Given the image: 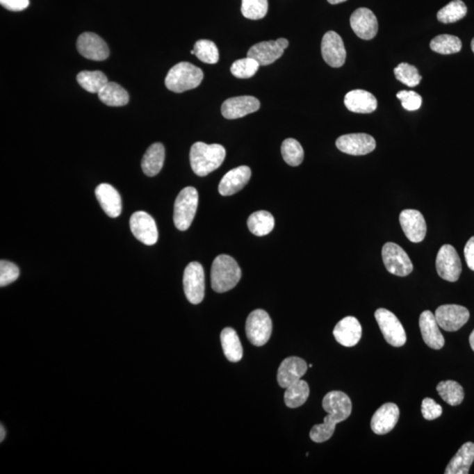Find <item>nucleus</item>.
I'll list each match as a JSON object with an SVG mask.
<instances>
[{"label": "nucleus", "mask_w": 474, "mask_h": 474, "mask_svg": "<svg viewBox=\"0 0 474 474\" xmlns=\"http://www.w3.org/2000/svg\"><path fill=\"white\" fill-rule=\"evenodd\" d=\"M226 156L224 147L221 145H206L195 142L190 150V163L193 172L205 177L222 165Z\"/></svg>", "instance_id": "nucleus-1"}, {"label": "nucleus", "mask_w": 474, "mask_h": 474, "mask_svg": "<svg viewBox=\"0 0 474 474\" xmlns=\"http://www.w3.org/2000/svg\"><path fill=\"white\" fill-rule=\"evenodd\" d=\"M242 277V270L236 260L228 255H220L213 260L211 285L213 291L225 293L235 287Z\"/></svg>", "instance_id": "nucleus-2"}, {"label": "nucleus", "mask_w": 474, "mask_h": 474, "mask_svg": "<svg viewBox=\"0 0 474 474\" xmlns=\"http://www.w3.org/2000/svg\"><path fill=\"white\" fill-rule=\"evenodd\" d=\"M203 78L204 74L199 67L181 62L170 70L165 78V85L170 91L181 93L198 88Z\"/></svg>", "instance_id": "nucleus-3"}, {"label": "nucleus", "mask_w": 474, "mask_h": 474, "mask_svg": "<svg viewBox=\"0 0 474 474\" xmlns=\"http://www.w3.org/2000/svg\"><path fill=\"white\" fill-rule=\"evenodd\" d=\"M199 204V193L195 188L188 186L179 193L175 200L173 221L176 228L181 231L188 230L195 219Z\"/></svg>", "instance_id": "nucleus-4"}, {"label": "nucleus", "mask_w": 474, "mask_h": 474, "mask_svg": "<svg viewBox=\"0 0 474 474\" xmlns=\"http://www.w3.org/2000/svg\"><path fill=\"white\" fill-rule=\"evenodd\" d=\"M245 332L249 341L255 346H263L269 341L272 322L268 313L263 309L254 310L246 320Z\"/></svg>", "instance_id": "nucleus-5"}, {"label": "nucleus", "mask_w": 474, "mask_h": 474, "mask_svg": "<svg viewBox=\"0 0 474 474\" xmlns=\"http://www.w3.org/2000/svg\"><path fill=\"white\" fill-rule=\"evenodd\" d=\"M375 319L386 341L393 347H402L407 342L405 329L395 313L386 309H379Z\"/></svg>", "instance_id": "nucleus-6"}, {"label": "nucleus", "mask_w": 474, "mask_h": 474, "mask_svg": "<svg viewBox=\"0 0 474 474\" xmlns=\"http://www.w3.org/2000/svg\"><path fill=\"white\" fill-rule=\"evenodd\" d=\"M183 291L189 302L199 304L205 296V273L198 262L190 263L183 272Z\"/></svg>", "instance_id": "nucleus-7"}, {"label": "nucleus", "mask_w": 474, "mask_h": 474, "mask_svg": "<svg viewBox=\"0 0 474 474\" xmlns=\"http://www.w3.org/2000/svg\"><path fill=\"white\" fill-rule=\"evenodd\" d=\"M382 259L386 269L393 275L406 277L413 270L408 254L395 243H386L382 248Z\"/></svg>", "instance_id": "nucleus-8"}, {"label": "nucleus", "mask_w": 474, "mask_h": 474, "mask_svg": "<svg viewBox=\"0 0 474 474\" xmlns=\"http://www.w3.org/2000/svg\"><path fill=\"white\" fill-rule=\"evenodd\" d=\"M436 272L440 278L449 282L458 281L462 272V265L457 250L452 245L440 248L436 260Z\"/></svg>", "instance_id": "nucleus-9"}, {"label": "nucleus", "mask_w": 474, "mask_h": 474, "mask_svg": "<svg viewBox=\"0 0 474 474\" xmlns=\"http://www.w3.org/2000/svg\"><path fill=\"white\" fill-rule=\"evenodd\" d=\"M435 317L440 328L446 332H458L470 318L468 309L465 307L448 304L437 308Z\"/></svg>", "instance_id": "nucleus-10"}, {"label": "nucleus", "mask_w": 474, "mask_h": 474, "mask_svg": "<svg viewBox=\"0 0 474 474\" xmlns=\"http://www.w3.org/2000/svg\"><path fill=\"white\" fill-rule=\"evenodd\" d=\"M130 229L138 241L145 245H154L158 240L155 220L145 211L133 213L129 221Z\"/></svg>", "instance_id": "nucleus-11"}, {"label": "nucleus", "mask_w": 474, "mask_h": 474, "mask_svg": "<svg viewBox=\"0 0 474 474\" xmlns=\"http://www.w3.org/2000/svg\"><path fill=\"white\" fill-rule=\"evenodd\" d=\"M337 149L345 154L363 156L373 152L376 148L375 139L367 133H349L336 140Z\"/></svg>", "instance_id": "nucleus-12"}, {"label": "nucleus", "mask_w": 474, "mask_h": 474, "mask_svg": "<svg viewBox=\"0 0 474 474\" xmlns=\"http://www.w3.org/2000/svg\"><path fill=\"white\" fill-rule=\"evenodd\" d=\"M76 49L83 58L93 61H104L109 56V48L104 40L96 33H82L76 41Z\"/></svg>", "instance_id": "nucleus-13"}, {"label": "nucleus", "mask_w": 474, "mask_h": 474, "mask_svg": "<svg viewBox=\"0 0 474 474\" xmlns=\"http://www.w3.org/2000/svg\"><path fill=\"white\" fill-rule=\"evenodd\" d=\"M400 223L407 238L410 242L418 243L425 240L427 225L425 217L415 209H405L400 213Z\"/></svg>", "instance_id": "nucleus-14"}, {"label": "nucleus", "mask_w": 474, "mask_h": 474, "mask_svg": "<svg viewBox=\"0 0 474 474\" xmlns=\"http://www.w3.org/2000/svg\"><path fill=\"white\" fill-rule=\"evenodd\" d=\"M322 55L325 61L333 68L345 65L346 50L338 33L334 31L325 33L322 41Z\"/></svg>", "instance_id": "nucleus-15"}, {"label": "nucleus", "mask_w": 474, "mask_h": 474, "mask_svg": "<svg viewBox=\"0 0 474 474\" xmlns=\"http://www.w3.org/2000/svg\"><path fill=\"white\" fill-rule=\"evenodd\" d=\"M350 22L354 33L363 40H372L378 33V21L368 8L357 9L350 16Z\"/></svg>", "instance_id": "nucleus-16"}, {"label": "nucleus", "mask_w": 474, "mask_h": 474, "mask_svg": "<svg viewBox=\"0 0 474 474\" xmlns=\"http://www.w3.org/2000/svg\"><path fill=\"white\" fill-rule=\"evenodd\" d=\"M322 408L337 423H340L349 418L352 411V403L346 393L332 391L327 393L323 398Z\"/></svg>", "instance_id": "nucleus-17"}, {"label": "nucleus", "mask_w": 474, "mask_h": 474, "mask_svg": "<svg viewBox=\"0 0 474 474\" xmlns=\"http://www.w3.org/2000/svg\"><path fill=\"white\" fill-rule=\"evenodd\" d=\"M259 100L255 97H234L223 102L222 113L226 119L235 120L259 111Z\"/></svg>", "instance_id": "nucleus-18"}, {"label": "nucleus", "mask_w": 474, "mask_h": 474, "mask_svg": "<svg viewBox=\"0 0 474 474\" xmlns=\"http://www.w3.org/2000/svg\"><path fill=\"white\" fill-rule=\"evenodd\" d=\"M399 417L400 409L396 404H384L373 415L370 420V428L377 435H385L395 429Z\"/></svg>", "instance_id": "nucleus-19"}, {"label": "nucleus", "mask_w": 474, "mask_h": 474, "mask_svg": "<svg viewBox=\"0 0 474 474\" xmlns=\"http://www.w3.org/2000/svg\"><path fill=\"white\" fill-rule=\"evenodd\" d=\"M309 366L305 360L298 357H289L283 360L278 370V383L282 389H286L299 382L306 375Z\"/></svg>", "instance_id": "nucleus-20"}, {"label": "nucleus", "mask_w": 474, "mask_h": 474, "mask_svg": "<svg viewBox=\"0 0 474 474\" xmlns=\"http://www.w3.org/2000/svg\"><path fill=\"white\" fill-rule=\"evenodd\" d=\"M333 335L340 345L353 347L358 345L361 339L362 327L355 317L347 316L337 323L333 330Z\"/></svg>", "instance_id": "nucleus-21"}, {"label": "nucleus", "mask_w": 474, "mask_h": 474, "mask_svg": "<svg viewBox=\"0 0 474 474\" xmlns=\"http://www.w3.org/2000/svg\"><path fill=\"white\" fill-rule=\"evenodd\" d=\"M419 326L423 341L430 348L441 350L445 346V338L440 332L439 323L432 312L426 310L420 313Z\"/></svg>", "instance_id": "nucleus-22"}, {"label": "nucleus", "mask_w": 474, "mask_h": 474, "mask_svg": "<svg viewBox=\"0 0 474 474\" xmlns=\"http://www.w3.org/2000/svg\"><path fill=\"white\" fill-rule=\"evenodd\" d=\"M252 178L250 167L242 165L227 172L219 183V193L222 196H230L241 191Z\"/></svg>", "instance_id": "nucleus-23"}, {"label": "nucleus", "mask_w": 474, "mask_h": 474, "mask_svg": "<svg viewBox=\"0 0 474 474\" xmlns=\"http://www.w3.org/2000/svg\"><path fill=\"white\" fill-rule=\"evenodd\" d=\"M95 195L106 215L111 218H116L121 215L122 211L121 195L113 186L109 183H100L95 189Z\"/></svg>", "instance_id": "nucleus-24"}, {"label": "nucleus", "mask_w": 474, "mask_h": 474, "mask_svg": "<svg viewBox=\"0 0 474 474\" xmlns=\"http://www.w3.org/2000/svg\"><path fill=\"white\" fill-rule=\"evenodd\" d=\"M284 51L285 49L279 44L278 40H276L259 42L252 46L247 53V56L255 59L260 66H267L281 58Z\"/></svg>", "instance_id": "nucleus-25"}, {"label": "nucleus", "mask_w": 474, "mask_h": 474, "mask_svg": "<svg viewBox=\"0 0 474 474\" xmlns=\"http://www.w3.org/2000/svg\"><path fill=\"white\" fill-rule=\"evenodd\" d=\"M345 105L350 112L370 113L377 109L378 101L375 95L365 90H354L345 95Z\"/></svg>", "instance_id": "nucleus-26"}, {"label": "nucleus", "mask_w": 474, "mask_h": 474, "mask_svg": "<svg viewBox=\"0 0 474 474\" xmlns=\"http://www.w3.org/2000/svg\"><path fill=\"white\" fill-rule=\"evenodd\" d=\"M474 461V443L467 442L460 447L446 469V474H467Z\"/></svg>", "instance_id": "nucleus-27"}, {"label": "nucleus", "mask_w": 474, "mask_h": 474, "mask_svg": "<svg viewBox=\"0 0 474 474\" xmlns=\"http://www.w3.org/2000/svg\"><path fill=\"white\" fill-rule=\"evenodd\" d=\"M165 159V147L160 142L149 147L143 156L142 169L145 174L148 177L158 175L161 171Z\"/></svg>", "instance_id": "nucleus-28"}, {"label": "nucleus", "mask_w": 474, "mask_h": 474, "mask_svg": "<svg viewBox=\"0 0 474 474\" xmlns=\"http://www.w3.org/2000/svg\"><path fill=\"white\" fill-rule=\"evenodd\" d=\"M221 342L223 352L229 362H239L243 359L242 343L235 329L232 328L223 329L221 333Z\"/></svg>", "instance_id": "nucleus-29"}, {"label": "nucleus", "mask_w": 474, "mask_h": 474, "mask_svg": "<svg viewBox=\"0 0 474 474\" xmlns=\"http://www.w3.org/2000/svg\"><path fill=\"white\" fill-rule=\"evenodd\" d=\"M99 98L105 105L109 106H123L129 101V92L122 86L115 82H108L100 90Z\"/></svg>", "instance_id": "nucleus-30"}, {"label": "nucleus", "mask_w": 474, "mask_h": 474, "mask_svg": "<svg viewBox=\"0 0 474 474\" xmlns=\"http://www.w3.org/2000/svg\"><path fill=\"white\" fill-rule=\"evenodd\" d=\"M275 221L272 213L263 211L253 213L248 219V228L253 235L263 236L268 235L275 228Z\"/></svg>", "instance_id": "nucleus-31"}, {"label": "nucleus", "mask_w": 474, "mask_h": 474, "mask_svg": "<svg viewBox=\"0 0 474 474\" xmlns=\"http://www.w3.org/2000/svg\"><path fill=\"white\" fill-rule=\"evenodd\" d=\"M309 384L302 379L286 387L284 395L286 405L290 409L299 408L309 399Z\"/></svg>", "instance_id": "nucleus-32"}, {"label": "nucleus", "mask_w": 474, "mask_h": 474, "mask_svg": "<svg viewBox=\"0 0 474 474\" xmlns=\"http://www.w3.org/2000/svg\"><path fill=\"white\" fill-rule=\"evenodd\" d=\"M436 391L441 398L450 406H459L465 398L461 385L454 380L441 382L436 386Z\"/></svg>", "instance_id": "nucleus-33"}, {"label": "nucleus", "mask_w": 474, "mask_h": 474, "mask_svg": "<svg viewBox=\"0 0 474 474\" xmlns=\"http://www.w3.org/2000/svg\"><path fill=\"white\" fill-rule=\"evenodd\" d=\"M76 81L82 88L91 93H99L109 82L104 73L99 71L81 72L76 76Z\"/></svg>", "instance_id": "nucleus-34"}, {"label": "nucleus", "mask_w": 474, "mask_h": 474, "mask_svg": "<svg viewBox=\"0 0 474 474\" xmlns=\"http://www.w3.org/2000/svg\"><path fill=\"white\" fill-rule=\"evenodd\" d=\"M430 49L439 54H455L461 50L462 42L457 36L441 35L432 39V41L430 42Z\"/></svg>", "instance_id": "nucleus-35"}, {"label": "nucleus", "mask_w": 474, "mask_h": 474, "mask_svg": "<svg viewBox=\"0 0 474 474\" xmlns=\"http://www.w3.org/2000/svg\"><path fill=\"white\" fill-rule=\"evenodd\" d=\"M467 8L462 0H453L437 13V19L443 24L460 21L466 15Z\"/></svg>", "instance_id": "nucleus-36"}, {"label": "nucleus", "mask_w": 474, "mask_h": 474, "mask_svg": "<svg viewBox=\"0 0 474 474\" xmlns=\"http://www.w3.org/2000/svg\"><path fill=\"white\" fill-rule=\"evenodd\" d=\"M281 154L287 165L295 167L303 162L304 150L302 146L295 139L288 138L283 142Z\"/></svg>", "instance_id": "nucleus-37"}, {"label": "nucleus", "mask_w": 474, "mask_h": 474, "mask_svg": "<svg viewBox=\"0 0 474 474\" xmlns=\"http://www.w3.org/2000/svg\"><path fill=\"white\" fill-rule=\"evenodd\" d=\"M195 55L200 61L215 65L219 61V50L215 43L209 40H199L195 44Z\"/></svg>", "instance_id": "nucleus-38"}, {"label": "nucleus", "mask_w": 474, "mask_h": 474, "mask_svg": "<svg viewBox=\"0 0 474 474\" xmlns=\"http://www.w3.org/2000/svg\"><path fill=\"white\" fill-rule=\"evenodd\" d=\"M268 8V0H242V15L253 21L265 18Z\"/></svg>", "instance_id": "nucleus-39"}, {"label": "nucleus", "mask_w": 474, "mask_h": 474, "mask_svg": "<svg viewBox=\"0 0 474 474\" xmlns=\"http://www.w3.org/2000/svg\"><path fill=\"white\" fill-rule=\"evenodd\" d=\"M336 420L327 416L320 425H316L310 430V439L315 443H325L332 439L336 430Z\"/></svg>", "instance_id": "nucleus-40"}, {"label": "nucleus", "mask_w": 474, "mask_h": 474, "mask_svg": "<svg viewBox=\"0 0 474 474\" xmlns=\"http://www.w3.org/2000/svg\"><path fill=\"white\" fill-rule=\"evenodd\" d=\"M259 63L255 59L248 58L236 60L233 63L230 72L237 79H247L252 78L258 72Z\"/></svg>", "instance_id": "nucleus-41"}, {"label": "nucleus", "mask_w": 474, "mask_h": 474, "mask_svg": "<svg viewBox=\"0 0 474 474\" xmlns=\"http://www.w3.org/2000/svg\"><path fill=\"white\" fill-rule=\"evenodd\" d=\"M395 75L397 80L404 83V85L409 86V88H415L418 85L422 76L420 75L418 70L415 66L410 65L407 63H400L395 69Z\"/></svg>", "instance_id": "nucleus-42"}, {"label": "nucleus", "mask_w": 474, "mask_h": 474, "mask_svg": "<svg viewBox=\"0 0 474 474\" xmlns=\"http://www.w3.org/2000/svg\"><path fill=\"white\" fill-rule=\"evenodd\" d=\"M19 276V270L15 263L6 260L0 261V286L10 285L16 281Z\"/></svg>", "instance_id": "nucleus-43"}, {"label": "nucleus", "mask_w": 474, "mask_h": 474, "mask_svg": "<svg viewBox=\"0 0 474 474\" xmlns=\"http://www.w3.org/2000/svg\"><path fill=\"white\" fill-rule=\"evenodd\" d=\"M397 98L402 101L403 108L408 111H416L422 106V97L416 92L400 91L397 93Z\"/></svg>", "instance_id": "nucleus-44"}, {"label": "nucleus", "mask_w": 474, "mask_h": 474, "mask_svg": "<svg viewBox=\"0 0 474 474\" xmlns=\"http://www.w3.org/2000/svg\"><path fill=\"white\" fill-rule=\"evenodd\" d=\"M422 414L425 419L433 420L442 416V407L432 398L423 399L422 402Z\"/></svg>", "instance_id": "nucleus-45"}, {"label": "nucleus", "mask_w": 474, "mask_h": 474, "mask_svg": "<svg viewBox=\"0 0 474 474\" xmlns=\"http://www.w3.org/2000/svg\"><path fill=\"white\" fill-rule=\"evenodd\" d=\"M2 6L13 12L23 11L29 6V0H0Z\"/></svg>", "instance_id": "nucleus-46"}, {"label": "nucleus", "mask_w": 474, "mask_h": 474, "mask_svg": "<svg viewBox=\"0 0 474 474\" xmlns=\"http://www.w3.org/2000/svg\"><path fill=\"white\" fill-rule=\"evenodd\" d=\"M464 254H465L467 266L474 272V236L471 237L468 242L466 243Z\"/></svg>", "instance_id": "nucleus-47"}, {"label": "nucleus", "mask_w": 474, "mask_h": 474, "mask_svg": "<svg viewBox=\"0 0 474 474\" xmlns=\"http://www.w3.org/2000/svg\"><path fill=\"white\" fill-rule=\"evenodd\" d=\"M469 343L471 345V348L473 349L474 352V329L472 333H471L470 337H469Z\"/></svg>", "instance_id": "nucleus-48"}, {"label": "nucleus", "mask_w": 474, "mask_h": 474, "mask_svg": "<svg viewBox=\"0 0 474 474\" xmlns=\"http://www.w3.org/2000/svg\"><path fill=\"white\" fill-rule=\"evenodd\" d=\"M347 0H328V2L329 4L332 5H337L340 4V3L345 2Z\"/></svg>", "instance_id": "nucleus-49"}, {"label": "nucleus", "mask_w": 474, "mask_h": 474, "mask_svg": "<svg viewBox=\"0 0 474 474\" xmlns=\"http://www.w3.org/2000/svg\"><path fill=\"white\" fill-rule=\"evenodd\" d=\"M0 432H1V436H0V440H1V442H2L3 440L5 439V436H6L5 428H4V427H3L2 425H1V429H0Z\"/></svg>", "instance_id": "nucleus-50"}, {"label": "nucleus", "mask_w": 474, "mask_h": 474, "mask_svg": "<svg viewBox=\"0 0 474 474\" xmlns=\"http://www.w3.org/2000/svg\"><path fill=\"white\" fill-rule=\"evenodd\" d=\"M471 47H472V50L474 53V38L473 39L472 43H471Z\"/></svg>", "instance_id": "nucleus-51"}, {"label": "nucleus", "mask_w": 474, "mask_h": 474, "mask_svg": "<svg viewBox=\"0 0 474 474\" xmlns=\"http://www.w3.org/2000/svg\"><path fill=\"white\" fill-rule=\"evenodd\" d=\"M312 366H313L312 363H310V365H309V368H311Z\"/></svg>", "instance_id": "nucleus-52"}]
</instances>
